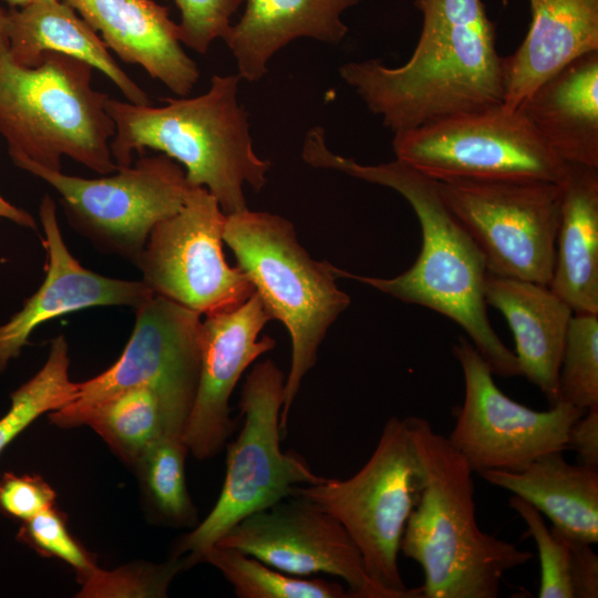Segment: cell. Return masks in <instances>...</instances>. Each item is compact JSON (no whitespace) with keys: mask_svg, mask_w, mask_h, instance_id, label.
<instances>
[{"mask_svg":"<svg viewBox=\"0 0 598 598\" xmlns=\"http://www.w3.org/2000/svg\"><path fill=\"white\" fill-rule=\"evenodd\" d=\"M558 402L586 410L598 404V315L570 318L558 378Z\"/></svg>","mask_w":598,"mask_h":598,"instance_id":"4dcf8cb0","label":"cell"},{"mask_svg":"<svg viewBox=\"0 0 598 598\" xmlns=\"http://www.w3.org/2000/svg\"><path fill=\"white\" fill-rule=\"evenodd\" d=\"M480 475L533 505L558 532L598 543V468L570 464L563 451H554L519 472L491 470Z\"/></svg>","mask_w":598,"mask_h":598,"instance_id":"d4e9b609","label":"cell"},{"mask_svg":"<svg viewBox=\"0 0 598 598\" xmlns=\"http://www.w3.org/2000/svg\"><path fill=\"white\" fill-rule=\"evenodd\" d=\"M216 567L239 598H347L348 589L322 578L277 570L235 548L214 545L202 557Z\"/></svg>","mask_w":598,"mask_h":598,"instance_id":"83f0119b","label":"cell"},{"mask_svg":"<svg viewBox=\"0 0 598 598\" xmlns=\"http://www.w3.org/2000/svg\"><path fill=\"white\" fill-rule=\"evenodd\" d=\"M396 159L436 182L534 179L561 184L565 163L520 110L503 104L394 133Z\"/></svg>","mask_w":598,"mask_h":598,"instance_id":"9c48e42d","label":"cell"},{"mask_svg":"<svg viewBox=\"0 0 598 598\" xmlns=\"http://www.w3.org/2000/svg\"><path fill=\"white\" fill-rule=\"evenodd\" d=\"M10 8H22L24 6L48 0H3Z\"/></svg>","mask_w":598,"mask_h":598,"instance_id":"74e56055","label":"cell"},{"mask_svg":"<svg viewBox=\"0 0 598 598\" xmlns=\"http://www.w3.org/2000/svg\"><path fill=\"white\" fill-rule=\"evenodd\" d=\"M361 0H245L246 8L223 39L231 51L238 75L256 82L268 72L276 52L298 38L331 45L348 33L341 14Z\"/></svg>","mask_w":598,"mask_h":598,"instance_id":"44dd1931","label":"cell"},{"mask_svg":"<svg viewBox=\"0 0 598 598\" xmlns=\"http://www.w3.org/2000/svg\"><path fill=\"white\" fill-rule=\"evenodd\" d=\"M526 523L540 563L539 598H597L598 556L592 545L548 528L542 514L523 498H509Z\"/></svg>","mask_w":598,"mask_h":598,"instance_id":"484cf974","label":"cell"},{"mask_svg":"<svg viewBox=\"0 0 598 598\" xmlns=\"http://www.w3.org/2000/svg\"><path fill=\"white\" fill-rule=\"evenodd\" d=\"M18 538L40 554L62 559L82 580L95 567L94 559L69 533L65 517L54 507L24 520Z\"/></svg>","mask_w":598,"mask_h":598,"instance_id":"d6a6232c","label":"cell"},{"mask_svg":"<svg viewBox=\"0 0 598 598\" xmlns=\"http://www.w3.org/2000/svg\"><path fill=\"white\" fill-rule=\"evenodd\" d=\"M485 301L506 319L520 375L558 403V378L573 310L546 285L487 275Z\"/></svg>","mask_w":598,"mask_h":598,"instance_id":"ffe728a7","label":"cell"},{"mask_svg":"<svg viewBox=\"0 0 598 598\" xmlns=\"http://www.w3.org/2000/svg\"><path fill=\"white\" fill-rule=\"evenodd\" d=\"M215 545L235 548L292 576H337L352 598H393L371 580L342 524L301 496L250 514Z\"/></svg>","mask_w":598,"mask_h":598,"instance_id":"9a60e30c","label":"cell"},{"mask_svg":"<svg viewBox=\"0 0 598 598\" xmlns=\"http://www.w3.org/2000/svg\"><path fill=\"white\" fill-rule=\"evenodd\" d=\"M519 110L565 163L598 168V50L544 81Z\"/></svg>","mask_w":598,"mask_h":598,"instance_id":"603a6c76","label":"cell"},{"mask_svg":"<svg viewBox=\"0 0 598 598\" xmlns=\"http://www.w3.org/2000/svg\"><path fill=\"white\" fill-rule=\"evenodd\" d=\"M528 1V32L518 49L502 59V104L512 111L565 65L598 50V0Z\"/></svg>","mask_w":598,"mask_h":598,"instance_id":"d6986e66","label":"cell"},{"mask_svg":"<svg viewBox=\"0 0 598 598\" xmlns=\"http://www.w3.org/2000/svg\"><path fill=\"white\" fill-rule=\"evenodd\" d=\"M302 159L310 166L346 173L392 188L411 205L422 231V247L414 264L393 278L347 272L333 266L336 277L365 283L406 303L434 310L457 323L489 365L493 374L520 375L517 358L494 331L487 316V269L482 252L443 202L437 182L399 159L362 165L332 153L326 133L306 135Z\"/></svg>","mask_w":598,"mask_h":598,"instance_id":"6da1fadb","label":"cell"},{"mask_svg":"<svg viewBox=\"0 0 598 598\" xmlns=\"http://www.w3.org/2000/svg\"><path fill=\"white\" fill-rule=\"evenodd\" d=\"M55 497L41 476L7 472L0 477V511L23 522L54 507Z\"/></svg>","mask_w":598,"mask_h":598,"instance_id":"e575fe53","label":"cell"},{"mask_svg":"<svg viewBox=\"0 0 598 598\" xmlns=\"http://www.w3.org/2000/svg\"><path fill=\"white\" fill-rule=\"evenodd\" d=\"M0 22L16 63L34 68L45 52L71 55L105 74L127 102L151 105L147 93L122 70L101 37L64 1H39L9 10L0 7Z\"/></svg>","mask_w":598,"mask_h":598,"instance_id":"7402d4cb","label":"cell"},{"mask_svg":"<svg viewBox=\"0 0 598 598\" xmlns=\"http://www.w3.org/2000/svg\"><path fill=\"white\" fill-rule=\"evenodd\" d=\"M89 425L124 461L135 465L143 452L166 434L163 406L147 385L120 391L81 413L73 426Z\"/></svg>","mask_w":598,"mask_h":598,"instance_id":"4316f807","label":"cell"},{"mask_svg":"<svg viewBox=\"0 0 598 598\" xmlns=\"http://www.w3.org/2000/svg\"><path fill=\"white\" fill-rule=\"evenodd\" d=\"M47 252L45 278L22 308L0 324V373L19 357L29 337L42 323L63 315L101 306L136 309L154 292L143 281L115 279L84 268L66 247L56 205L45 195L39 207Z\"/></svg>","mask_w":598,"mask_h":598,"instance_id":"e0dca14e","label":"cell"},{"mask_svg":"<svg viewBox=\"0 0 598 598\" xmlns=\"http://www.w3.org/2000/svg\"><path fill=\"white\" fill-rule=\"evenodd\" d=\"M238 74H215L195 97H166L164 106L137 105L111 96L105 107L115 124L111 154L117 167L133 153L155 150L185 167L193 187H205L226 214L247 208L244 185L267 183L271 163L254 151L248 113L238 101Z\"/></svg>","mask_w":598,"mask_h":598,"instance_id":"277c9868","label":"cell"},{"mask_svg":"<svg viewBox=\"0 0 598 598\" xmlns=\"http://www.w3.org/2000/svg\"><path fill=\"white\" fill-rule=\"evenodd\" d=\"M285 375L272 360L257 363L246 378L240 398L245 421L227 445L224 484L213 509L178 543L175 556L188 566L237 523L292 495L298 485H313L326 477L316 474L298 454L280 448V413Z\"/></svg>","mask_w":598,"mask_h":598,"instance_id":"52a82bcc","label":"cell"},{"mask_svg":"<svg viewBox=\"0 0 598 598\" xmlns=\"http://www.w3.org/2000/svg\"><path fill=\"white\" fill-rule=\"evenodd\" d=\"M189 567L186 557L175 556L164 564H135L107 571L95 567L82 580L79 597H166L174 576Z\"/></svg>","mask_w":598,"mask_h":598,"instance_id":"1f68e13d","label":"cell"},{"mask_svg":"<svg viewBox=\"0 0 598 598\" xmlns=\"http://www.w3.org/2000/svg\"><path fill=\"white\" fill-rule=\"evenodd\" d=\"M575 313L598 315V168L569 164L561 183L555 265L548 285Z\"/></svg>","mask_w":598,"mask_h":598,"instance_id":"cb8c5ba5","label":"cell"},{"mask_svg":"<svg viewBox=\"0 0 598 598\" xmlns=\"http://www.w3.org/2000/svg\"><path fill=\"white\" fill-rule=\"evenodd\" d=\"M69 365V346L60 334L51 341L44 365L11 393V405L0 417V454L37 417L76 398L79 382L70 380Z\"/></svg>","mask_w":598,"mask_h":598,"instance_id":"f1b7e54d","label":"cell"},{"mask_svg":"<svg viewBox=\"0 0 598 598\" xmlns=\"http://www.w3.org/2000/svg\"><path fill=\"white\" fill-rule=\"evenodd\" d=\"M223 240L271 319L282 322L290 336L291 363L280 413L285 430L320 343L351 300L337 286L333 265L313 260L285 217L248 208L226 215Z\"/></svg>","mask_w":598,"mask_h":598,"instance_id":"8992f818","label":"cell"},{"mask_svg":"<svg viewBox=\"0 0 598 598\" xmlns=\"http://www.w3.org/2000/svg\"><path fill=\"white\" fill-rule=\"evenodd\" d=\"M92 70L58 52H45L34 68L16 63L0 22V135L16 166L61 171L68 156L102 175L117 169L110 95L92 87Z\"/></svg>","mask_w":598,"mask_h":598,"instance_id":"5b68a950","label":"cell"},{"mask_svg":"<svg viewBox=\"0 0 598 598\" xmlns=\"http://www.w3.org/2000/svg\"><path fill=\"white\" fill-rule=\"evenodd\" d=\"M440 195L483 255L489 275L548 286L561 184L534 179L437 182Z\"/></svg>","mask_w":598,"mask_h":598,"instance_id":"7c38bea8","label":"cell"},{"mask_svg":"<svg viewBox=\"0 0 598 598\" xmlns=\"http://www.w3.org/2000/svg\"><path fill=\"white\" fill-rule=\"evenodd\" d=\"M423 17L410 59L349 62L341 79L393 133L503 103L495 25L482 0H414Z\"/></svg>","mask_w":598,"mask_h":598,"instance_id":"7a4b0ae2","label":"cell"},{"mask_svg":"<svg viewBox=\"0 0 598 598\" xmlns=\"http://www.w3.org/2000/svg\"><path fill=\"white\" fill-rule=\"evenodd\" d=\"M135 316L121 357L99 375L79 382L76 398L50 412L53 424L72 427L81 413L106 398L147 385L161 400L166 434L183 437L199 381L200 315L154 293Z\"/></svg>","mask_w":598,"mask_h":598,"instance_id":"30bf717a","label":"cell"},{"mask_svg":"<svg viewBox=\"0 0 598 598\" xmlns=\"http://www.w3.org/2000/svg\"><path fill=\"white\" fill-rule=\"evenodd\" d=\"M421 489V468L404 419L391 417L367 463L346 480L298 485L301 496L337 518L362 556L371 580L393 598H422L406 588L399 551L409 516Z\"/></svg>","mask_w":598,"mask_h":598,"instance_id":"ba28073f","label":"cell"},{"mask_svg":"<svg viewBox=\"0 0 598 598\" xmlns=\"http://www.w3.org/2000/svg\"><path fill=\"white\" fill-rule=\"evenodd\" d=\"M464 377V401L447 440L475 473L519 472L537 457L567 448L570 426L585 410L558 402L535 411L504 394L473 343L452 346Z\"/></svg>","mask_w":598,"mask_h":598,"instance_id":"5bb4252c","label":"cell"},{"mask_svg":"<svg viewBox=\"0 0 598 598\" xmlns=\"http://www.w3.org/2000/svg\"><path fill=\"white\" fill-rule=\"evenodd\" d=\"M120 59L138 64L173 93L186 96L200 72L184 51L169 9L154 0H62Z\"/></svg>","mask_w":598,"mask_h":598,"instance_id":"ac0fdd59","label":"cell"},{"mask_svg":"<svg viewBox=\"0 0 598 598\" xmlns=\"http://www.w3.org/2000/svg\"><path fill=\"white\" fill-rule=\"evenodd\" d=\"M567 447L578 454L580 464L598 468V404L586 409L570 426Z\"/></svg>","mask_w":598,"mask_h":598,"instance_id":"d590c367","label":"cell"},{"mask_svg":"<svg viewBox=\"0 0 598 598\" xmlns=\"http://www.w3.org/2000/svg\"><path fill=\"white\" fill-rule=\"evenodd\" d=\"M2 218L32 230H37L38 228V224L30 213L14 206L0 195V219Z\"/></svg>","mask_w":598,"mask_h":598,"instance_id":"8d00e7d4","label":"cell"},{"mask_svg":"<svg viewBox=\"0 0 598 598\" xmlns=\"http://www.w3.org/2000/svg\"><path fill=\"white\" fill-rule=\"evenodd\" d=\"M21 169L60 195L70 226L101 251L135 265L153 228L184 205L190 185L185 169L165 154L140 155L110 176L82 178L34 164Z\"/></svg>","mask_w":598,"mask_h":598,"instance_id":"8fae6325","label":"cell"},{"mask_svg":"<svg viewBox=\"0 0 598 598\" xmlns=\"http://www.w3.org/2000/svg\"><path fill=\"white\" fill-rule=\"evenodd\" d=\"M404 421L421 468V489L400 551L423 570L422 598H497L505 574L534 554L480 528L474 472L465 458L426 419Z\"/></svg>","mask_w":598,"mask_h":598,"instance_id":"3957f363","label":"cell"},{"mask_svg":"<svg viewBox=\"0 0 598 598\" xmlns=\"http://www.w3.org/2000/svg\"><path fill=\"white\" fill-rule=\"evenodd\" d=\"M187 452L182 436L163 435L143 452L135 464L155 511L173 525L188 526L196 519V509L186 486Z\"/></svg>","mask_w":598,"mask_h":598,"instance_id":"f546056e","label":"cell"},{"mask_svg":"<svg viewBox=\"0 0 598 598\" xmlns=\"http://www.w3.org/2000/svg\"><path fill=\"white\" fill-rule=\"evenodd\" d=\"M270 320L255 292L241 306L202 321L199 381L183 433L188 452L197 460L215 456L231 434V393L246 369L275 348L272 338L258 339Z\"/></svg>","mask_w":598,"mask_h":598,"instance_id":"2e32d148","label":"cell"},{"mask_svg":"<svg viewBox=\"0 0 598 598\" xmlns=\"http://www.w3.org/2000/svg\"><path fill=\"white\" fill-rule=\"evenodd\" d=\"M181 12L179 41L206 53L216 39H224L231 18L245 0H173Z\"/></svg>","mask_w":598,"mask_h":598,"instance_id":"836d02e7","label":"cell"},{"mask_svg":"<svg viewBox=\"0 0 598 598\" xmlns=\"http://www.w3.org/2000/svg\"><path fill=\"white\" fill-rule=\"evenodd\" d=\"M226 214L205 187H190L183 207L158 223L135 262L143 281L158 296L198 315L241 306L255 288L223 252Z\"/></svg>","mask_w":598,"mask_h":598,"instance_id":"4fadbf2b","label":"cell"}]
</instances>
